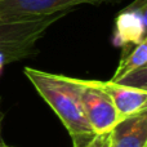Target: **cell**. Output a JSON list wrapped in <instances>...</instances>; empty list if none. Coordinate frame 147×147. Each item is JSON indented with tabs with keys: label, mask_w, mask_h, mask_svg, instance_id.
Returning <instances> with one entry per match:
<instances>
[{
	"label": "cell",
	"mask_w": 147,
	"mask_h": 147,
	"mask_svg": "<svg viewBox=\"0 0 147 147\" xmlns=\"http://www.w3.org/2000/svg\"><path fill=\"white\" fill-rule=\"evenodd\" d=\"M147 111L119 121L110 132V147H146Z\"/></svg>",
	"instance_id": "obj_7"
},
{
	"label": "cell",
	"mask_w": 147,
	"mask_h": 147,
	"mask_svg": "<svg viewBox=\"0 0 147 147\" xmlns=\"http://www.w3.org/2000/svg\"><path fill=\"white\" fill-rule=\"evenodd\" d=\"M8 63V59H7V56H5L3 52H0V75H1V71L4 69V66Z\"/></svg>",
	"instance_id": "obj_11"
},
{
	"label": "cell",
	"mask_w": 147,
	"mask_h": 147,
	"mask_svg": "<svg viewBox=\"0 0 147 147\" xmlns=\"http://www.w3.org/2000/svg\"><path fill=\"white\" fill-rule=\"evenodd\" d=\"M147 0H136L123 9L115 20L112 43L115 47L132 48L146 40Z\"/></svg>",
	"instance_id": "obj_5"
},
{
	"label": "cell",
	"mask_w": 147,
	"mask_h": 147,
	"mask_svg": "<svg viewBox=\"0 0 147 147\" xmlns=\"http://www.w3.org/2000/svg\"><path fill=\"white\" fill-rule=\"evenodd\" d=\"M0 147H8V146H5L4 143H3V145H0Z\"/></svg>",
	"instance_id": "obj_12"
},
{
	"label": "cell",
	"mask_w": 147,
	"mask_h": 147,
	"mask_svg": "<svg viewBox=\"0 0 147 147\" xmlns=\"http://www.w3.org/2000/svg\"><path fill=\"white\" fill-rule=\"evenodd\" d=\"M121 0H0V18L21 20L40 17L61 10H72L80 4H101Z\"/></svg>",
	"instance_id": "obj_4"
},
{
	"label": "cell",
	"mask_w": 147,
	"mask_h": 147,
	"mask_svg": "<svg viewBox=\"0 0 147 147\" xmlns=\"http://www.w3.org/2000/svg\"><path fill=\"white\" fill-rule=\"evenodd\" d=\"M71 10H61L40 17L5 20L0 18V52L7 56L8 63L34 53V45L45 31Z\"/></svg>",
	"instance_id": "obj_2"
},
{
	"label": "cell",
	"mask_w": 147,
	"mask_h": 147,
	"mask_svg": "<svg viewBox=\"0 0 147 147\" xmlns=\"http://www.w3.org/2000/svg\"><path fill=\"white\" fill-rule=\"evenodd\" d=\"M81 106L94 134H107L121 121L111 98L94 80H81Z\"/></svg>",
	"instance_id": "obj_3"
},
{
	"label": "cell",
	"mask_w": 147,
	"mask_h": 147,
	"mask_svg": "<svg viewBox=\"0 0 147 147\" xmlns=\"http://www.w3.org/2000/svg\"><path fill=\"white\" fill-rule=\"evenodd\" d=\"M114 83L121 84L125 86H130V88L141 89V90L147 92V66L137 69L134 71H130L125 75L120 76L116 80H111Z\"/></svg>",
	"instance_id": "obj_9"
},
{
	"label": "cell",
	"mask_w": 147,
	"mask_h": 147,
	"mask_svg": "<svg viewBox=\"0 0 147 147\" xmlns=\"http://www.w3.org/2000/svg\"><path fill=\"white\" fill-rule=\"evenodd\" d=\"M97 86L106 92L111 98L120 119H127L133 115L147 111V92L130 88L114 81L94 80Z\"/></svg>",
	"instance_id": "obj_6"
},
{
	"label": "cell",
	"mask_w": 147,
	"mask_h": 147,
	"mask_svg": "<svg viewBox=\"0 0 147 147\" xmlns=\"http://www.w3.org/2000/svg\"><path fill=\"white\" fill-rule=\"evenodd\" d=\"M74 147H110V133L93 134L72 140Z\"/></svg>",
	"instance_id": "obj_10"
},
{
	"label": "cell",
	"mask_w": 147,
	"mask_h": 147,
	"mask_svg": "<svg viewBox=\"0 0 147 147\" xmlns=\"http://www.w3.org/2000/svg\"><path fill=\"white\" fill-rule=\"evenodd\" d=\"M23 74L59 117L72 140L93 136L81 106V79L25 67Z\"/></svg>",
	"instance_id": "obj_1"
},
{
	"label": "cell",
	"mask_w": 147,
	"mask_h": 147,
	"mask_svg": "<svg viewBox=\"0 0 147 147\" xmlns=\"http://www.w3.org/2000/svg\"><path fill=\"white\" fill-rule=\"evenodd\" d=\"M147 66V40L132 48H125L120 63L111 80H116L125 74Z\"/></svg>",
	"instance_id": "obj_8"
}]
</instances>
